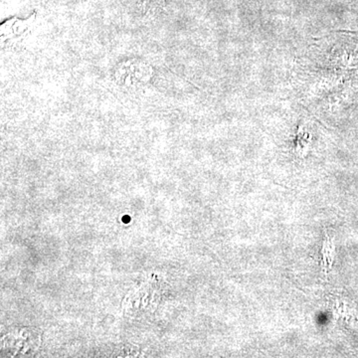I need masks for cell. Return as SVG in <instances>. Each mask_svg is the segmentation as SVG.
Masks as SVG:
<instances>
[{"mask_svg":"<svg viewBox=\"0 0 358 358\" xmlns=\"http://www.w3.org/2000/svg\"><path fill=\"white\" fill-rule=\"evenodd\" d=\"M152 1L155 4H159V6H164V3H166V0H152Z\"/></svg>","mask_w":358,"mask_h":358,"instance_id":"cell-1","label":"cell"}]
</instances>
